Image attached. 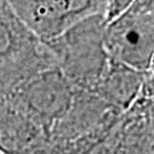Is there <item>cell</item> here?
Listing matches in <instances>:
<instances>
[{"label":"cell","instance_id":"cell-3","mask_svg":"<svg viewBox=\"0 0 154 154\" xmlns=\"http://www.w3.org/2000/svg\"><path fill=\"white\" fill-rule=\"evenodd\" d=\"M25 27L41 42L63 35L79 22L102 14L108 0H8Z\"/></svg>","mask_w":154,"mask_h":154},{"label":"cell","instance_id":"cell-6","mask_svg":"<svg viewBox=\"0 0 154 154\" xmlns=\"http://www.w3.org/2000/svg\"><path fill=\"white\" fill-rule=\"evenodd\" d=\"M110 64L107 67V73H104L98 84L102 86V90L113 98L117 103H130L139 90V76L137 72L127 66L110 60Z\"/></svg>","mask_w":154,"mask_h":154},{"label":"cell","instance_id":"cell-1","mask_svg":"<svg viewBox=\"0 0 154 154\" xmlns=\"http://www.w3.org/2000/svg\"><path fill=\"white\" fill-rule=\"evenodd\" d=\"M104 28L103 14H95L79 22L59 37L45 42L67 80L81 86L100 81L109 64L103 42Z\"/></svg>","mask_w":154,"mask_h":154},{"label":"cell","instance_id":"cell-5","mask_svg":"<svg viewBox=\"0 0 154 154\" xmlns=\"http://www.w3.org/2000/svg\"><path fill=\"white\" fill-rule=\"evenodd\" d=\"M103 42L110 60L146 71L154 54V12H126L105 25Z\"/></svg>","mask_w":154,"mask_h":154},{"label":"cell","instance_id":"cell-4","mask_svg":"<svg viewBox=\"0 0 154 154\" xmlns=\"http://www.w3.org/2000/svg\"><path fill=\"white\" fill-rule=\"evenodd\" d=\"M36 125H51L71 105L68 80L58 67L42 69L23 80L5 94Z\"/></svg>","mask_w":154,"mask_h":154},{"label":"cell","instance_id":"cell-7","mask_svg":"<svg viewBox=\"0 0 154 154\" xmlns=\"http://www.w3.org/2000/svg\"><path fill=\"white\" fill-rule=\"evenodd\" d=\"M135 3V0H108L107 7L104 9V23L113 22L114 19L121 17L122 14L128 12V9Z\"/></svg>","mask_w":154,"mask_h":154},{"label":"cell","instance_id":"cell-8","mask_svg":"<svg viewBox=\"0 0 154 154\" xmlns=\"http://www.w3.org/2000/svg\"><path fill=\"white\" fill-rule=\"evenodd\" d=\"M148 69H150V71H152V73L154 75V54H153V57H152L150 62H149V67H148Z\"/></svg>","mask_w":154,"mask_h":154},{"label":"cell","instance_id":"cell-2","mask_svg":"<svg viewBox=\"0 0 154 154\" xmlns=\"http://www.w3.org/2000/svg\"><path fill=\"white\" fill-rule=\"evenodd\" d=\"M53 64L46 45L19 21L8 0H0V94Z\"/></svg>","mask_w":154,"mask_h":154}]
</instances>
